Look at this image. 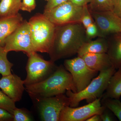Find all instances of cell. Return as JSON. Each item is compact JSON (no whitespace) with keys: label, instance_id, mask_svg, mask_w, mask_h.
Instances as JSON below:
<instances>
[{"label":"cell","instance_id":"6da1fadb","mask_svg":"<svg viewBox=\"0 0 121 121\" xmlns=\"http://www.w3.org/2000/svg\"><path fill=\"white\" fill-rule=\"evenodd\" d=\"M91 40L81 23L56 26L52 46L48 53L50 60L55 62L77 54L80 48Z\"/></svg>","mask_w":121,"mask_h":121},{"label":"cell","instance_id":"7a4b0ae2","mask_svg":"<svg viewBox=\"0 0 121 121\" xmlns=\"http://www.w3.org/2000/svg\"><path fill=\"white\" fill-rule=\"evenodd\" d=\"M25 90L32 99L53 97L68 90L76 93L71 75L62 65L57 66L48 78L40 82L25 86Z\"/></svg>","mask_w":121,"mask_h":121},{"label":"cell","instance_id":"3957f363","mask_svg":"<svg viewBox=\"0 0 121 121\" xmlns=\"http://www.w3.org/2000/svg\"><path fill=\"white\" fill-rule=\"evenodd\" d=\"M116 71L115 68L111 67L100 72L99 74L94 78L82 91L77 93H74L71 90L67 91L66 95L69 98V106L77 107L83 100H86L87 103H89L97 99L102 98L110 79Z\"/></svg>","mask_w":121,"mask_h":121},{"label":"cell","instance_id":"277c9868","mask_svg":"<svg viewBox=\"0 0 121 121\" xmlns=\"http://www.w3.org/2000/svg\"><path fill=\"white\" fill-rule=\"evenodd\" d=\"M28 22L34 51L48 54L54 40L56 25L41 13L33 16Z\"/></svg>","mask_w":121,"mask_h":121},{"label":"cell","instance_id":"5b68a950","mask_svg":"<svg viewBox=\"0 0 121 121\" xmlns=\"http://www.w3.org/2000/svg\"><path fill=\"white\" fill-rule=\"evenodd\" d=\"M27 55L28 58L26 67L27 76L24 80L25 86L36 84L45 80L57 67L55 62L45 60L36 52H33Z\"/></svg>","mask_w":121,"mask_h":121},{"label":"cell","instance_id":"8992f818","mask_svg":"<svg viewBox=\"0 0 121 121\" xmlns=\"http://www.w3.org/2000/svg\"><path fill=\"white\" fill-rule=\"evenodd\" d=\"M83 8L68 1L48 11L43 14L56 26L73 23H81Z\"/></svg>","mask_w":121,"mask_h":121},{"label":"cell","instance_id":"52a82bcc","mask_svg":"<svg viewBox=\"0 0 121 121\" xmlns=\"http://www.w3.org/2000/svg\"><path fill=\"white\" fill-rule=\"evenodd\" d=\"M35 101L41 121H59L63 109L70 106L69 98L64 94L33 99Z\"/></svg>","mask_w":121,"mask_h":121},{"label":"cell","instance_id":"ba28073f","mask_svg":"<svg viewBox=\"0 0 121 121\" xmlns=\"http://www.w3.org/2000/svg\"><path fill=\"white\" fill-rule=\"evenodd\" d=\"M64 66L71 75L76 93L86 87L98 73L88 67L82 58L78 56L66 60Z\"/></svg>","mask_w":121,"mask_h":121},{"label":"cell","instance_id":"9c48e42d","mask_svg":"<svg viewBox=\"0 0 121 121\" xmlns=\"http://www.w3.org/2000/svg\"><path fill=\"white\" fill-rule=\"evenodd\" d=\"M4 48L5 51L8 52L13 51H21L27 55L35 52L28 22L23 20L20 25L7 37Z\"/></svg>","mask_w":121,"mask_h":121},{"label":"cell","instance_id":"30bf717a","mask_svg":"<svg viewBox=\"0 0 121 121\" xmlns=\"http://www.w3.org/2000/svg\"><path fill=\"white\" fill-rule=\"evenodd\" d=\"M101 99L80 107H65L60 113L59 121H84L94 115H100L105 107L103 106Z\"/></svg>","mask_w":121,"mask_h":121},{"label":"cell","instance_id":"8fae6325","mask_svg":"<svg viewBox=\"0 0 121 121\" xmlns=\"http://www.w3.org/2000/svg\"><path fill=\"white\" fill-rule=\"evenodd\" d=\"M90 12L98 29L99 37L107 38L113 34L121 33V18L112 11Z\"/></svg>","mask_w":121,"mask_h":121},{"label":"cell","instance_id":"7c38bea8","mask_svg":"<svg viewBox=\"0 0 121 121\" xmlns=\"http://www.w3.org/2000/svg\"><path fill=\"white\" fill-rule=\"evenodd\" d=\"M24 81L15 74L2 76L0 79V88L15 102L22 99L25 87Z\"/></svg>","mask_w":121,"mask_h":121},{"label":"cell","instance_id":"4fadbf2b","mask_svg":"<svg viewBox=\"0 0 121 121\" xmlns=\"http://www.w3.org/2000/svg\"><path fill=\"white\" fill-rule=\"evenodd\" d=\"M82 57L88 67L98 72L113 66L107 53H88Z\"/></svg>","mask_w":121,"mask_h":121},{"label":"cell","instance_id":"5bb4252c","mask_svg":"<svg viewBox=\"0 0 121 121\" xmlns=\"http://www.w3.org/2000/svg\"><path fill=\"white\" fill-rule=\"evenodd\" d=\"M23 21L20 13L0 18V47H4L5 40Z\"/></svg>","mask_w":121,"mask_h":121},{"label":"cell","instance_id":"9a60e30c","mask_svg":"<svg viewBox=\"0 0 121 121\" xmlns=\"http://www.w3.org/2000/svg\"><path fill=\"white\" fill-rule=\"evenodd\" d=\"M108 42L107 53L116 70L121 67V33L110 35Z\"/></svg>","mask_w":121,"mask_h":121},{"label":"cell","instance_id":"2e32d148","mask_svg":"<svg viewBox=\"0 0 121 121\" xmlns=\"http://www.w3.org/2000/svg\"><path fill=\"white\" fill-rule=\"evenodd\" d=\"M108 49V42L107 38L98 37L94 40L84 43L78 52V56L82 57L88 53H107Z\"/></svg>","mask_w":121,"mask_h":121},{"label":"cell","instance_id":"e0dca14e","mask_svg":"<svg viewBox=\"0 0 121 121\" xmlns=\"http://www.w3.org/2000/svg\"><path fill=\"white\" fill-rule=\"evenodd\" d=\"M111 76L102 99H120L121 97V67Z\"/></svg>","mask_w":121,"mask_h":121},{"label":"cell","instance_id":"ac0fdd59","mask_svg":"<svg viewBox=\"0 0 121 121\" xmlns=\"http://www.w3.org/2000/svg\"><path fill=\"white\" fill-rule=\"evenodd\" d=\"M22 0H0V18L15 16L20 10Z\"/></svg>","mask_w":121,"mask_h":121},{"label":"cell","instance_id":"d6986e66","mask_svg":"<svg viewBox=\"0 0 121 121\" xmlns=\"http://www.w3.org/2000/svg\"><path fill=\"white\" fill-rule=\"evenodd\" d=\"M8 52L5 51L4 47H0V74L2 76L10 74L13 64L7 58Z\"/></svg>","mask_w":121,"mask_h":121},{"label":"cell","instance_id":"ffe728a7","mask_svg":"<svg viewBox=\"0 0 121 121\" xmlns=\"http://www.w3.org/2000/svg\"><path fill=\"white\" fill-rule=\"evenodd\" d=\"M88 7L90 12L112 11V0H91Z\"/></svg>","mask_w":121,"mask_h":121},{"label":"cell","instance_id":"44dd1931","mask_svg":"<svg viewBox=\"0 0 121 121\" xmlns=\"http://www.w3.org/2000/svg\"><path fill=\"white\" fill-rule=\"evenodd\" d=\"M102 105L109 109L121 121V102L119 99H102Z\"/></svg>","mask_w":121,"mask_h":121},{"label":"cell","instance_id":"7402d4cb","mask_svg":"<svg viewBox=\"0 0 121 121\" xmlns=\"http://www.w3.org/2000/svg\"><path fill=\"white\" fill-rule=\"evenodd\" d=\"M15 103L2 91H0V108L13 114V111L17 108Z\"/></svg>","mask_w":121,"mask_h":121},{"label":"cell","instance_id":"603a6c76","mask_svg":"<svg viewBox=\"0 0 121 121\" xmlns=\"http://www.w3.org/2000/svg\"><path fill=\"white\" fill-rule=\"evenodd\" d=\"M13 121H32L33 118L27 110L16 108L13 113Z\"/></svg>","mask_w":121,"mask_h":121},{"label":"cell","instance_id":"cb8c5ba5","mask_svg":"<svg viewBox=\"0 0 121 121\" xmlns=\"http://www.w3.org/2000/svg\"><path fill=\"white\" fill-rule=\"evenodd\" d=\"M83 12L81 20V23L84 28H86L95 22L87 4L83 7Z\"/></svg>","mask_w":121,"mask_h":121},{"label":"cell","instance_id":"d4e9b609","mask_svg":"<svg viewBox=\"0 0 121 121\" xmlns=\"http://www.w3.org/2000/svg\"><path fill=\"white\" fill-rule=\"evenodd\" d=\"M86 32L87 36L91 40L93 38L99 37L98 29L95 22L86 28Z\"/></svg>","mask_w":121,"mask_h":121},{"label":"cell","instance_id":"484cf974","mask_svg":"<svg viewBox=\"0 0 121 121\" xmlns=\"http://www.w3.org/2000/svg\"><path fill=\"white\" fill-rule=\"evenodd\" d=\"M20 10L31 12L35 8V0H22Z\"/></svg>","mask_w":121,"mask_h":121},{"label":"cell","instance_id":"4316f807","mask_svg":"<svg viewBox=\"0 0 121 121\" xmlns=\"http://www.w3.org/2000/svg\"><path fill=\"white\" fill-rule=\"evenodd\" d=\"M113 113L108 108L105 107L102 112L100 115L101 121H115V118L112 114Z\"/></svg>","mask_w":121,"mask_h":121},{"label":"cell","instance_id":"83f0119b","mask_svg":"<svg viewBox=\"0 0 121 121\" xmlns=\"http://www.w3.org/2000/svg\"><path fill=\"white\" fill-rule=\"evenodd\" d=\"M68 1L69 0H50L45 5L44 11L50 10Z\"/></svg>","mask_w":121,"mask_h":121},{"label":"cell","instance_id":"f1b7e54d","mask_svg":"<svg viewBox=\"0 0 121 121\" xmlns=\"http://www.w3.org/2000/svg\"><path fill=\"white\" fill-rule=\"evenodd\" d=\"M112 11L121 18V0H112Z\"/></svg>","mask_w":121,"mask_h":121},{"label":"cell","instance_id":"f546056e","mask_svg":"<svg viewBox=\"0 0 121 121\" xmlns=\"http://www.w3.org/2000/svg\"><path fill=\"white\" fill-rule=\"evenodd\" d=\"M13 120V114L4 109L0 108V121H10Z\"/></svg>","mask_w":121,"mask_h":121},{"label":"cell","instance_id":"4dcf8cb0","mask_svg":"<svg viewBox=\"0 0 121 121\" xmlns=\"http://www.w3.org/2000/svg\"><path fill=\"white\" fill-rule=\"evenodd\" d=\"M72 4L76 6L83 7L88 3H90L91 0H69Z\"/></svg>","mask_w":121,"mask_h":121},{"label":"cell","instance_id":"1f68e13d","mask_svg":"<svg viewBox=\"0 0 121 121\" xmlns=\"http://www.w3.org/2000/svg\"><path fill=\"white\" fill-rule=\"evenodd\" d=\"M86 121H101V117L99 114H95L91 116L88 119H87Z\"/></svg>","mask_w":121,"mask_h":121},{"label":"cell","instance_id":"d6a6232c","mask_svg":"<svg viewBox=\"0 0 121 121\" xmlns=\"http://www.w3.org/2000/svg\"><path fill=\"white\" fill-rule=\"evenodd\" d=\"M45 0L47 1H48L50 0Z\"/></svg>","mask_w":121,"mask_h":121},{"label":"cell","instance_id":"836d02e7","mask_svg":"<svg viewBox=\"0 0 121 121\" xmlns=\"http://www.w3.org/2000/svg\"></svg>","mask_w":121,"mask_h":121}]
</instances>
